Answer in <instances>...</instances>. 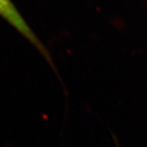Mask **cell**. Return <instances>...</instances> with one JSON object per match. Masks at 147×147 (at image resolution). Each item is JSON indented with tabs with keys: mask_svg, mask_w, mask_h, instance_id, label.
<instances>
[{
	"mask_svg": "<svg viewBox=\"0 0 147 147\" xmlns=\"http://www.w3.org/2000/svg\"><path fill=\"white\" fill-rule=\"evenodd\" d=\"M0 17L16 30L28 42H30L46 58L48 62L52 63L49 53L40 42L34 32L32 30L12 0H0Z\"/></svg>",
	"mask_w": 147,
	"mask_h": 147,
	"instance_id": "obj_1",
	"label": "cell"
}]
</instances>
